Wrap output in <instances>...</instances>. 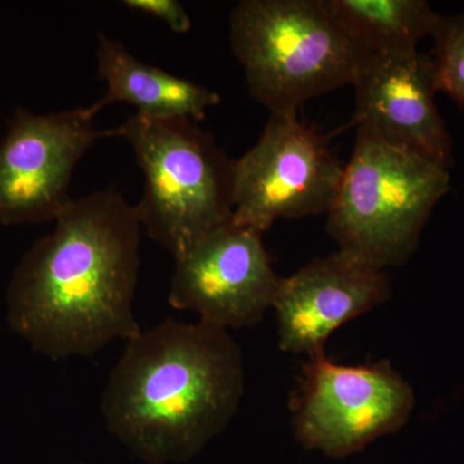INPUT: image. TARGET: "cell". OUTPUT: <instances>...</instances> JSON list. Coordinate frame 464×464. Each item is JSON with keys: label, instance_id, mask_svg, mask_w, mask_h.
Segmentation results:
<instances>
[{"label": "cell", "instance_id": "1", "mask_svg": "<svg viewBox=\"0 0 464 464\" xmlns=\"http://www.w3.org/2000/svg\"><path fill=\"white\" fill-rule=\"evenodd\" d=\"M36 240L7 289V322L35 353L53 360L93 356L141 333L133 313L141 224L121 192L69 204Z\"/></svg>", "mask_w": 464, "mask_h": 464}, {"label": "cell", "instance_id": "2", "mask_svg": "<svg viewBox=\"0 0 464 464\" xmlns=\"http://www.w3.org/2000/svg\"><path fill=\"white\" fill-rule=\"evenodd\" d=\"M244 391L243 353L227 331L168 319L127 341L101 413L141 462L185 463L226 430Z\"/></svg>", "mask_w": 464, "mask_h": 464}, {"label": "cell", "instance_id": "3", "mask_svg": "<svg viewBox=\"0 0 464 464\" xmlns=\"http://www.w3.org/2000/svg\"><path fill=\"white\" fill-rule=\"evenodd\" d=\"M230 41L249 93L271 114H298L307 101L353 85L366 56L325 0H241Z\"/></svg>", "mask_w": 464, "mask_h": 464}, {"label": "cell", "instance_id": "4", "mask_svg": "<svg viewBox=\"0 0 464 464\" xmlns=\"http://www.w3.org/2000/svg\"><path fill=\"white\" fill-rule=\"evenodd\" d=\"M108 132L132 146L145 177L136 215L173 257L230 221L235 160L195 121L134 114Z\"/></svg>", "mask_w": 464, "mask_h": 464}, {"label": "cell", "instance_id": "5", "mask_svg": "<svg viewBox=\"0 0 464 464\" xmlns=\"http://www.w3.org/2000/svg\"><path fill=\"white\" fill-rule=\"evenodd\" d=\"M449 188L447 168L356 130L326 230L340 249L377 267L404 265Z\"/></svg>", "mask_w": 464, "mask_h": 464}, {"label": "cell", "instance_id": "6", "mask_svg": "<svg viewBox=\"0 0 464 464\" xmlns=\"http://www.w3.org/2000/svg\"><path fill=\"white\" fill-rule=\"evenodd\" d=\"M308 357L290 405L295 438L307 450L348 457L408 422L413 389L389 362L342 365L325 351Z\"/></svg>", "mask_w": 464, "mask_h": 464}, {"label": "cell", "instance_id": "7", "mask_svg": "<svg viewBox=\"0 0 464 464\" xmlns=\"http://www.w3.org/2000/svg\"><path fill=\"white\" fill-rule=\"evenodd\" d=\"M343 167L298 114H270L257 143L235 160L232 221L264 235L277 219L328 213Z\"/></svg>", "mask_w": 464, "mask_h": 464}, {"label": "cell", "instance_id": "8", "mask_svg": "<svg viewBox=\"0 0 464 464\" xmlns=\"http://www.w3.org/2000/svg\"><path fill=\"white\" fill-rule=\"evenodd\" d=\"M96 116L92 105L53 114L16 110L0 134V224L54 221L72 203L76 164L109 137L94 127Z\"/></svg>", "mask_w": 464, "mask_h": 464}, {"label": "cell", "instance_id": "9", "mask_svg": "<svg viewBox=\"0 0 464 464\" xmlns=\"http://www.w3.org/2000/svg\"><path fill=\"white\" fill-rule=\"evenodd\" d=\"M262 234L230 221L174 257L170 306L228 331L261 322L279 289Z\"/></svg>", "mask_w": 464, "mask_h": 464}, {"label": "cell", "instance_id": "10", "mask_svg": "<svg viewBox=\"0 0 464 464\" xmlns=\"http://www.w3.org/2000/svg\"><path fill=\"white\" fill-rule=\"evenodd\" d=\"M351 125L450 169L453 139L436 105L435 65L418 50L366 54L357 70Z\"/></svg>", "mask_w": 464, "mask_h": 464}, {"label": "cell", "instance_id": "11", "mask_svg": "<svg viewBox=\"0 0 464 464\" xmlns=\"http://www.w3.org/2000/svg\"><path fill=\"white\" fill-rule=\"evenodd\" d=\"M390 297L383 268L342 249L315 258L282 277L273 306L279 348L308 356L324 353L333 333Z\"/></svg>", "mask_w": 464, "mask_h": 464}, {"label": "cell", "instance_id": "12", "mask_svg": "<svg viewBox=\"0 0 464 464\" xmlns=\"http://www.w3.org/2000/svg\"><path fill=\"white\" fill-rule=\"evenodd\" d=\"M97 70L108 87L105 96L92 105L101 110L115 102L130 103L136 114L157 119L203 121L208 110L221 102V96L188 79L169 74L137 60L123 43L100 34Z\"/></svg>", "mask_w": 464, "mask_h": 464}, {"label": "cell", "instance_id": "13", "mask_svg": "<svg viewBox=\"0 0 464 464\" xmlns=\"http://www.w3.org/2000/svg\"><path fill=\"white\" fill-rule=\"evenodd\" d=\"M329 11L365 54L417 50L440 14L426 0H325Z\"/></svg>", "mask_w": 464, "mask_h": 464}, {"label": "cell", "instance_id": "14", "mask_svg": "<svg viewBox=\"0 0 464 464\" xmlns=\"http://www.w3.org/2000/svg\"><path fill=\"white\" fill-rule=\"evenodd\" d=\"M431 36L438 91L464 108V14H440Z\"/></svg>", "mask_w": 464, "mask_h": 464}, {"label": "cell", "instance_id": "15", "mask_svg": "<svg viewBox=\"0 0 464 464\" xmlns=\"http://www.w3.org/2000/svg\"><path fill=\"white\" fill-rule=\"evenodd\" d=\"M123 5L132 11L159 18L173 32L186 34L191 30V18L185 7L177 0H125Z\"/></svg>", "mask_w": 464, "mask_h": 464}]
</instances>
